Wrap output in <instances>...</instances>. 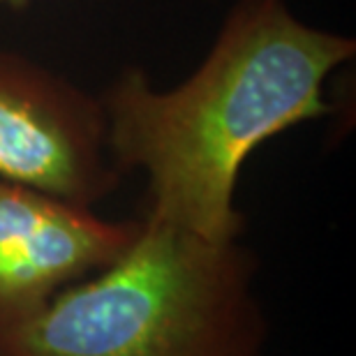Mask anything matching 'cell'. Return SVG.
<instances>
[{
  "mask_svg": "<svg viewBox=\"0 0 356 356\" xmlns=\"http://www.w3.org/2000/svg\"><path fill=\"white\" fill-rule=\"evenodd\" d=\"M356 42L303 24L284 0H238L195 72L158 90L123 70L99 95L120 174L148 178L146 216L211 241L245 229L236 209L245 160L294 125L331 113L326 81Z\"/></svg>",
  "mask_w": 356,
  "mask_h": 356,
  "instance_id": "1",
  "label": "cell"
},
{
  "mask_svg": "<svg viewBox=\"0 0 356 356\" xmlns=\"http://www.w3.org/2000/svg\"><path fill=\"white\" fill-rule=\"evenodd\" d=\"M252 252L144 216L109 266L0 329V356H261Z\"/></svg>",
  "mask_w": 356,
  "mask_h": 356,
  "instance_id": "2",
  "label": "cell"
},
{
  "mask_svg": "<svg viewBox=\"0 0 356 356\" xmlns=\"http://www.w3.org/2000/svg\"><path fill=\"white\" fill-rule=\"evenodd\" d=\"M0 178L95 206L123 174L106 148L99 95L0 49Z\"/></svg>",
  "mask_w": 356,
  "mask_h": 356,
  "instance_id": "3",
  "label": "cell"
},
{
  "mask_svg": "<svg viewBox=\"0 0 356 356\" xmlns=\"http://www.w3.org/2000/svg\"><path fill=\"white\" fill-rule=\"evenodd\" d=\"M139 229L141 220H106L92 206L0 178V329L116 261Z\"/></svg>",
  "mask_w": 356,
  "mask_h": 356,
  "instance_id": "4",
  "label": "cell"
},
{
  "mask_svg": "<svg viewBox=\"0 0 356 356\" xmlns=\"http://www.w3.org/2000/svg\"><path fill=\"white\" fill-rule=\"evenodd\" d=\"M28 0H0V5H24Z\"/></svg>",
  "mask_w": 356,
  "mask_h": 356,
  "instance_id": "5",
  "label": "cell"
}]
</instances>
